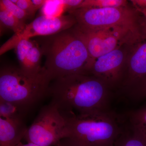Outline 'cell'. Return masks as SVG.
Here are the masks:
<instances>
[{"label": "cell", "instance_id": "1", "mask_svg": "<svg viewBox=\"0 0 146 146\" xmlns=\"http://www.w3.org/2000/svg\"><path fill=\"white\" fill-rule=\"evenodd\" d=\"M53 81L48 95L60 112L74 110L81 114L108 110V86L94 76L75 74Z\"/></svg>", "mask_w": 146, "mask_h": 146}, {"label": "cell", "instance_id": "2", "mask_svg": "<svg viewBox=\"0 0 146 146\" xmlns=\"http://www.w3.org/2000/svg\"><path fill=\"white\" fill-rule=\"evenodd\" d=\"M41 37L37 42L46 57L42 67L51 81L75 74H88L90 67L89 52L73 27Z\"/></svg>", "mask_w": 146, "mask_h": 146}, {"label": "cell", "instance_id": "3", "mask_svg": "<svg viewBox=\"0 0 146 146\" xmlns=\"http://www.w3.org/2000/svg\"><path fill=\"white\" fill-rule=\"evenodd\" d=\"M60 112L66 122L65 138L78 146H114L123 131L117 117L108 110L77 115Z\"/></svg>", "mask_w": 146, "mask_h": 146}, {"label": "cell", "instance_id": "4", "mask_svg": "<svg viewBox=\"0 0 146 146\" xmlns=\"http://www.w3.org/2000/svg\"><path fill=\"white\" fill-rule=\"evenodd\" d=\"M50 79L43 68L37 74H30L20 68L5 66L0 70V100L29 110L48 95Z\"/></svg>", "mask_w": 146, "mask_h": 146}, {"label": "cell", "instance_id": "5", "mask_svg": "<svg viewBox=\"0 0 146 146\" xmlns=\"http://www.w3.org/2000/svg\"><path fill=\"white\" fill-rule=\"evenodd\" d=\"M69 14L75 18L77 26L81 28L112 27L122 29L138 37L146 32V18L135 7L105 8L82 7Z\"/></svg>", "mask_w": 146, "mask_h": 146}, {"label": "cell", "instance_id": "6", "mask_svg": "<svg viewBox=\"0 0 146 146\" xmlns=\"http://www.w3.org/2000/svg\"><path fill=\"white\" fill-rule=\"evenodd\" d=\"M73 28L88 50L90 58L89 70L94 61L100 56L123 45L134 44L142 37H138L125 30L116 28L84 29L76 25Z\"/></svg>", "mask_w": 146, "mask_h": 146}, {"label": "cell", "instance_id": "7", "mask_svg": "<svg viewBox=\"0 0 146 146\" xmlns=\"http://www.w3.org/2000/svg\"><path fill=\"white\" fill-rule=\"evenodd\" d=\"M66 122L58 108L51 103L41 109L27 128L24 139L41 146H54L65 138Z\"/></svg>", "mask_w": 146, "mask_h": 146}, {"label": "cell", "instance_id": "8", "mask_svg": "<svg viewBox=\"0 0 146 146\" xmlns=\"http://www.w3.org/2000/svg\"><path fill=\"white\" fill-rule=\"evenodd\" d=\"M76 24L74 16L67 15L51 16L42 15L27 24L24 29L14 34L0 48L1 55L13 49L21 40L35 36H50L71 28Z\"/></svg>", "mask_w": 146, "mask_h": 146}, {"label": "cell", "instance_id": "9", "mask_svg": "<svg viewBox=\"0 0 146 146\" xmlns=\"http://www.w3.org/2000/svg\"><path fill=\"white\" fill-rule=\"evenodd\" d=\"M127 56L121 47L113 50L97 58L88 74L101 80L108 87L116 84L123 77V67Z\"/></svg>", "mask_w": 146, "mask_h": 146}, {"label": "cell", "instance_id": "10", "mask_svg": "<svg viewBox=\"0 0 146 146\" xmlns=\"http://www.w3.org/2000/svg\"><path fill=\"white\" fill-rule=\"evenodd\" d=\"M131 46L133 48L127 54V71L124 84L132 88L146 76V32Z\"/></svg>", "mask_w": 146, "mask_h": 146}, {"label": "cell", "instance_id": "11", "mask_svg": "<svg viewBox=\"0 0 146 146\" xmlns=\"http://www.w3.org/2000/svg\"><path fill=\"white\" fill-rule=\"evenodd\" d=\"M20 68L30 74L42 72L41 58L43 53L39 44L31 39L21 40L15 48Z\"/></svg>", "mask_w": 146, "mask_h": 146}, {"label": "cell", "instance_id": "12", "mask_svg": "<svg viewBox=\"0 0 146 146\" xmlns=\"http://www.w3.org/2000/svg\"><path fill=\"white\" fill-rule=\"evenodd\" d=\"M27 129L23 121L0 117V146H16L24 138Z\"/></svg>", "mask_w": 146, "mask_h": 146}, {"label": "cell", "instance_id": "13", "mask_svg": "<svg viewBox=\"0 0 146 146\" xmlns=\"http://www.w3.org/2000/svg\"><path fill=\"white\" fill-rule=\"evenodd\" d=\"M129 121L131 130L146 142V107L131 112Z\"/></svg>", "mask_w": 146, "mask_h": 146}, {"label": "cell", "instance_id": "14", "mask_svg": "<svg viewBox=\"0 0 146 146\" xmlns=\"http://www.w3.org/2000/svg\"><path fill=\"white\" fill-rule=\"evenodd\" d=\"M28 110L18 105L0 100V117L23 121V118Z\"/></svg>", "mask_w": 146, "mask_h": 146}, {"label": "cell", "instance_id": "15", "mask_svg": "<svg viewBox=\"0 0 146 146\" xmlns=\"http://www.w3.org/2000/svg\"><path fill=\"white\" fill-rule=\"evenodd\" d=\"M1 34L5 29L14 32L15 34L19 33L24 29L26 24L21 22L7 11L0 8Z\"/></svg>", "mask_w": 146, "mask_h": 146}, {"label": "cell", "instance_id": "16", "mask_svg": "<svg viewBox=\"0 0 146 146\" xmlns=\"http://www.w3.org/2000/svg\"><path fill=\"white\" fill-rule=\"evenodd\" d=\"M128 5L125 0H83L78 8L82 7L105 8L123 7Z\"/></svg>", "mask_w": 146, "mask_h": 146}, {"label": "cell", "instance_id": "17", "mask_svg": "<svg viewBox=\"0 0 146 146\" xmlns=\"http://www.w3.org/2000/svg\"><path fill=\"white\" fill-rule=\"evenodd\" d=\"M114 146H146V142L131 129L128 132L123 131Z\"/></svg>", "mask_w": 146, "mask_h": 146}, {"label": "cell", "instance_id": "18", "mask_svg": "<svg viewBox=\"0 0 146 146\" xmlns=\"http://www.w3.org/2000/svg\"><path fill=\"white\" fill-rule=\"evenodd\" d=\"M0 8L3 9L11 13L21 22L26 23L30 17L25 12L11 1V0H1Z\"/></svg>", "mask_w": 146, "mask_h": 146}, {"label": "cell", "instance_id": "19", "mask_svg": "<svg viewBox=\"0 0 146 146\" xmlns=\"http://www.w3.org/2000/svg\"><path fill=\"white\" fill-rule=\"evenodd\" d=\"M131 96L135 100L146 98V76L132 87Z\"/></svg>", "mask_w": 146, "mask_h": 146}, {"label": "cell", "instance_id": "20", "mask_svg": "<svg viewBox=\"0 0 146 146\" xmlns=\"http://www.w3.org/2000/svg\"><path fill=\"white\" fill-rule=\"evenodd\" d=\"M19 8L28 14L30 18L35 16L36 11H35L31 2V0H11Z\"/></svg>", "mask_w": 146, "mask_h": 146}, {"label": "cell", "instance_id": "21", "mask_svg": "<svg viewBox=\"0 0 146 146\" xmlns=\"http://www.w3.org/2000/svg\"><path fill=\"white\" fill-rule=\"evenodd\" d=\"M83 0H65L61 1L64 11H70L77 9Z\"/></svg>", "mask_w": 146, "mask_h": 146}, {"label": "cell", "instance_id": "22", "mask_svg": "<svg viewBox=\"0 0 146 146\" xmlns=\"http://www.w3.org/2000/svg\"><path fill=\"white\" fill-rule=\"evenodd\" d=\"M48 1L45 0H31V2L35 11H36L46 4Z\"/></svg>", "mask_w": 146, "mask_h": 146}, {"label": "cell", "instance_id": "23", "mask_svg": "<svg viewBox=\"0 0 146 146\" xmlns=\"http://www.w3.org/2000/svg\"><path fill=\"white\" fill-rule=\"evenodd\" d=\"M54 146H78L73 143L68 138L62 139L59 143Z\"/></svg>", "mask_w": 146, "mask_h": 146}, {"label": "cell", "instance_id": "24", "mask_svg": "<svg viewBox=\"0 0 146 146\" xmlns=\"http://www.w3.org/2000/svg\"><path fill=\"white\" fill-rule=\"evenodd\" d=\"M16 146H41L38 145H36L34 143H27L24 144L22 143V142H20L18 145Z\"/></svg>", "mask_w": 146, "mask_h": 146}, {"label": "cell", "instance_id": "25", "mask_svg": "<svg viewBox=\"0 0 146 146\" xmlns=\"http://www.w3.org/2000/svg\"><path fill=\"white\" fill-rule=\"evenodd\" d=\"M139 12H141V13H142L143 15H144V16L146 18V9H143V10H142L141 11H139Z\"/></svg>", "mask_w": 146, "mask_h": 146}]
</instances>
